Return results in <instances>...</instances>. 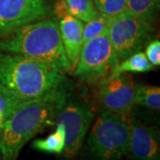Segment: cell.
I'll list each match as a JSON object with an SVG mask.
<instances>
[{
	"mask_svg": "<svg viewBox=\"0 0 160 160\" xmlns=\"http://www.w3.org/2000/svg\"><path fill=\"white\" fill-rule=\"evenodd\" d=\"M68 90L22 102L1 126L0 155L3 160H17L30 139L53 124L55 115Z\"/></svg>",
	"mask_w": 160,
	"mask_h": 160,
	"instance_id": "obj_1",
	"label": "cell"
},
{
	"mask_svg": "<svg viewBox=\"0 0 160 160\" xmlns=\"http://www.w3.org/2000/svg\"><path fill=\"white\" fill-rule=\"evenodd\" d=\"M64 73L50 63L0 52V83L22 102L68 90Z\"/></svg>",
	"mask_w": 160,
	"mask_h": 160,
	"instance_id": "obj_2",
	"label": "cell"
},
{
	"mask_svg": "<svg viewBox=\"0 0 160 160\" xmlns=\"http://www.w3.org/2000/svg\"><path fill=\"white\" fill-rule=\"evenodd\" d=\"M0 52L32 58L52 64L65 73L71 72L56 17L24 25L0 38Z\"/></svg>",
	"mask_w": 160,
	"mask_h": 160,
	"instance_id": "obj_3",
	"label": "cell"
},
{
	"mask_svg": "<svg viewBox=\"0 0 160 160\" xmlns=\"http://www.w3.org/2000/svg\"><path fill=\"white\" fill-rule=\"evenodd\" d=\"M80 149L81 160H122L128 151L129 117L101 110Z\"/></svg>",
	"mask_w": 160,
	"mask_h": 160,
	"instance_id": "obj_4",
	"label": "cell"
},
{
	"mask_svg": "<svg viewBox=\"0 0 160 160\" xmlns=\"http://www.w3.org/2000/svg\"><path fill=\"white\" fill-rule=\"evenodd\" d=\"M119 62L107 29L83 45L73 73L86 83L100 84L114 73Z\"/></svg>",
	"mask_w": 160,
	"mask_h": 160,
	"instance_id": "obj_5",
	"label": "cell"
},
{
	"mask_svg": "<svg viewBox=\"0 0 160 160\" xmlns=\"http://www.w3.org/2000/svg\"><path fill=\"white\" fill-rule=\"evenodd\" d=\"M94 118V111L89 103L67 93L54 120L55 124H62L66 130L63 159L71 160L79 154Z\"/></svg>",
	"mask_w": 160,
	"mask_h": 160,
	"instance_id": "obj_6",
	"label": "cell"
},
{
	"mask_svg": "<svg viewBox=\"0 0 160 160\" xmlns=\"http://www.w3.org/2000/svg\"><path fill=\"white\" fill-rule=\"evenodd\" d=\"M152 26L129 12L110 17L108 35L119 61L142 52L152 38Z\"/></svg>",
	"mask_w": 160,
	"mask_h": 160,
	"instance_id": "obj_7",
	"label": "cell"
},
{
	"mask_svg": "<svg viewBox=\"0 0 160 160\" xmlns=\"http://www.w3.org/2000/svg\"><path fill=\"white\" fill-rule=\"evenodd\" d=\"M52 15V0H0V38Z\"/></svg>",
	"mask_w": 160,
	"mask_h": 160,
	"instance_id": "obj_8",
	"label": "cell"
},
{
	"mask_svg": "<svg viewBox=\"0 0 160 160\" xmlns=\"http://www.w3.org/2000/svg\"><path fill=\"white\" fill-rule=\"evenodd\" d=\"M98 85V102L102 110L130 117L137 86L131 76L111 75Z\"/></svg>",
	"mask_w": 160,
	"mask_h": 160,
	"instance_id": "obj_9",
	"label": "cell"
},
{
	"mask_svg": "<svg viewBox=\"0 0 160 160\" xmlns=\"http://www.w3.org/2000/svg\"><path fill=\"white\" fill-rule=\"evenodd\" d=\"M130 138L126 158L128 160H160L158 129L139 119L132 110L129 117Z\"/></svg>",
	"mask_w": 160,
	"mask_h": 160,
	"instance_id": "obj_10",
	"label": "cell"
},
{
	"mask_svg": "<svg viewBox=\"0 0 160 160\" xmlns=\"http://www.w3.org/2000/svg\"><path fill=\"white\" fill-rule=\"evenodd\" d=\"M83 22L70 14H66L59 21V29L63 48L71 71H74L83 47Z\"/></svg>",
	"mask_w": 160,
	"mask_h": 160,
	"instance_id": "obj_11",
	"label": "cell"
},
{
	"mask_svg": "<svg viewBox=\"0 0 160 160\" xmlns=\"http://www.w3.org/2000/svg\"><path fill=\"white\" fill-rule=\"evenodd\" d=\"M55 131L44 139L35 140L32 147L48 154L62 155L66 145V130L62 124H55Z\"/></svg>",
	"mask_w": 160,
	"mask_h": 160,
	"instance_id": "obj_12",
	"label": "cell"
},
{
	"mask_svg": "<svg viewBox=\"0 0 160 160\" xmlns=\"http://www.w3.org/2000/svg\"><path fill=\"white\" fill-rule=\"evenodd\" d=\"M159 10V0H126V11L152 24Z\"/></svg>",
	"mask_w": 160,
	"mask_h": 160,
	"instance_id": "obj_13",
	"label": "cell"
},
{
	"mask_svg": "<svg viewBox=\"0 0 160 160\" xmlns=\"http://www.w3.org/2000/svg\"><path fill=\"white\" fill-rule=\"evenodd\" d=\"M153 65L149 62L145 53L139 52L133 53L125 60L120 61L115 72L112 75H119L123 73H144L153 69Z\"/></svg>",
	"mask_w": 160,
	"mask_h": 160,
	"instance_id": "obj_14",
	"label": "cell"
},
{
	"mask_svg": "<svg viewBox=\"0 0 160 160\" xmlns=\"http://www.w3.org/2000/svg\"><path fill=\"white\" fill-rule=\"evenodd\" d=\"M133 102L134 105L142 106L153 110H159L160 88L156 86L139 85L136 86Z\"/></svg>",
	"mask_w": 160,
	"mask_h": 160,
	"instance_id": "obj_15",
	"label": "cell"
},
{
	"mask_svg": "<svg viewBox=\"0 0 160 160\" xmlns=\"http://www.w3.org/2000/svg\"><path fill=\"white\" fill-rule=\"evenodd\" d=\"M65 2L69 14L83 22H88L101 14L92 0H65Z\"/></svg>",
	"mask_w": 160,
	"mask_h": 160,
	"instance_id": "obj_16",
	"label": "cell"
},
{
	"mask_svg": "<svg viewBox=\"0 0 160 160\" xmlns=\"http://www.w3.org/2000/svg\"><path fill=\"white\" fill-rule=\"evenodd\" d=\"M21 102V100L0 83V126H2L5 120Z\"/></svg>",
	"mask_w": 160,
	"mask_h": 160,
	"instance_id": "obj_17",
	"label": "cell"
},
{
	"mask_svg": "<svg viewBox=\"0 0 160 160\" xmlns=\"http://www.w3.org/2000/svg\"><path fill=\"white\" fill-rule=\"evenodd\" d=\"M110 17L100 14L98 17L86 22L83 27V45L86 44L87 41L102 34L103 31L108 29Z\"/></svg>",
	"mask_w": 160,
	"mask_h": 160,
	"instance_id": "obj_18",
	"label": "cell"
},
{
	"mask_svg": "<svg viewBox=\"0 0 160 160\" xmlns=\"http://www.w3.org/2000/svg\"><path fill=\"white\" fill-rule=\"evenodd\" d=\"M92 2L101 14L109 17L126 11V0H92Z\"/></svg>",
	"mask_w": 160,
	"mask_h": 160,
	"instance_id": "obj_19",
	"label": "cell"
},
{
	"mask_svg": "<svg viewBox=\"0 0 160 160\" xmlns=\"http://www.w3.org/2000/svg\"><path fill=\"white\" fill-rule=\"evenodd\" d=\"M145 55L153 66L160 65V42L159 40L149 41L147 44Z\"/></svg>",
	"mask_w": 160,
	"mask_h": 160,
	"instance_id": "obj_20",
	"label": "cell"
},
{
	"mask_svg": "<svg viewBox=\"0 0 160 160\" xmlns=\"http://www.w3.org/2000/svg\"><path fill=\"white\" fill-rule=\"evenodd\" d=\"M0 160H3L2 159V158H1V155H0Z\"/></svg>",
	"mask_w": 160,
	"mask_h": 160,
	"instance_id": "obj_21",
	"label": "cell"
},
{
	"mask_svg": "<svg viewBox=\"0 0 160 160\" xmlns=\"http://www.w3.org/2000/svg\"><path fill=\"white\" fill-rule=\"evenodd\" d=\"M0 132H1V126H0Z\"/></svg>",
	"mask_w": 160,
	"mask_h": 160,
	"instance_id": "obj_22",
	"label": "cell"
}]
</instances>
